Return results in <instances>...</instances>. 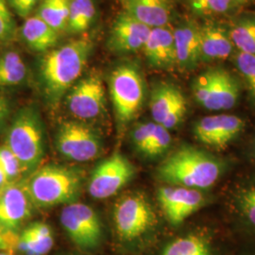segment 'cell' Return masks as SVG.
I'll return each instance as SVG.
<instances>
[{
	"label": "cell",
	"mask_w": 255,
	"mask_h": 255,
	"mask_svg": "<svg viewBox=\"0 0 255 255\" xmlns=\"http://www.w3.org/2000/svg\"><path fill=\"white\" fill-rule=\"evenodd\" d=\"M96 16V6L93 0H71L67 29L72 33L86 31Z\"/></svg>",
	"instance_id": "cell-23"
},
{
	"label": "cell",
	"mask_w": 255,
	"mask_h": 255,
	"mask_svg": "<svg viewBox=\"0 0 255 255\" xmlns=\"http://www.w3.org/2000/svg\"><path fill=\"white\" fill-rule=\"evenodd\" d=\"M40 0H9V6L21 17H27Z\"/></svg>",
	"instance_id": "cell-34"
},
{
	"label": "cell",
	"mask_w": 255,
	"mask_h": 255,
	"mask_svg": "<svg viewBox=\"0 0 255 255\" xmlns=\"http://www.w3.org/2000/svg\"><path fill=\"white\" fill-rule=\"evenodd\" d=\"M7 182H9V180L7 179L6 175L0 170V187H1V186H3V185H4V184H5Z\"/></svg>",
	"instance_id": "cell-37"
},
{
	"label": "cell",
	"mask_w": 255,
	"mask_h": 255,
	"mask_svg": "<svg viewBox=\"0 0 255 255\" xmlns=\"http://www.w3.org/2000/svg\"><path fill=\"white\" fill-rule=\"evenodd\" d=\"M244 127V120L237 116H209L202 118L195 124L194 134L201 144L221 149L233 141Z\"/></svg>",
	"instance_id": "cell-14"
},
{
	"label": "cell",
	"mask_w": 255,
	"mask_h": 255,
	"mask_svg": "<svg viewBox=\"0 0 255 255\" xmlns=\"http://www.w3.org/2000/svg\"><path fill=\"white\" fill-rule=\"evenodd\" d=\"M238 204L243 216L255 228V184L241 191L238 196Z\"/></svg>",
	"instance_id": "cell-31"
},
{
	"label": "cell",
	"mask_w": 255,
	"mask_h": 255,
	"mask_svg": "<svg viewBox=\"0 0 255 255\" xmlns=\"http://www.w3.org/2000/svg\"><path fill=\"white\" fill-rule=\"evenodd\" d=\"M67 107L75 118L95 119L105 110V87L100 76L92 74L76 82L67 95Z\"/></svg>",
	"instance_id": "cell-11"
},
{
	"label": "cell",
	"mask_w": 255,
	"mask_h": 255,
	"mask_svg": "<svg viewBox=\"0 0 255 255\" xmlns=\"http://www.w3.org/2000/svg\"><path fill=\"white\" fill-rule=\"evenodd\" d=\"M0 255H11V253H9V252H2V253H0Z\"/></svg>",
	"instance_id": "cell-39"
},
{
	"label": "cell",
	"mask_w": 255,
	"mask_h": 255,
	"mask_svg": "<svg viewBox=\"0 0 255 255\" xmlns=\"http://www.w3.org/2000/svg\"><path fill=\"white\" fill-rule=\"evenodd\" d=\"M71 0H43L38 16L56 31H61L67 27L69 8Z\"/></svg>",
	"instance_id": "cell-24"
},
{
	"label": "cell",
	"mask_w": 255,
	"mask_h": 255,
	"mask_svg": "<svg viewBox=\"0 0 255 255\" xmlns=\"http://www.w3.org/2000/svg\"><path fill=\"white\" fill-rule=\"evenodd\" d=\"M110 94L119 121L134 119L144 101V82L134 66L123 64L112 72Z\"/></svg>",
	"instance_id": "cell-6"
},
{
	"label": "cell",
	"mask_w": 255,
	"mask_h": 255,
	"mask_svg": "<svg viewBox=\"0 0 255 255\" xmlns=\"http://www.w3.org/2000/svg\"><path fill=\"white\" fill-rule=\"evenodd\" d=\"M229 33L237 51L255 55V11L235 20Z\"/></svg>",
	"instance_id": "cell-22"
},
{
	"label": "cell",
	"mask_w": 255,
	"mask_h": 255,
	"mask_svg": "<svg viewBox=\"0 0 255 255\" xmlns=\"http://www.w3.org/2000/svg\"><path fill=\"white\" fill-rule=\"evenodd\" d=\"M89 39H75L48 51L43 58L40 73L44 89L51 101H59L81 77L91 54Z\"/></svg>",
	"instance_id": "cell-1"
},
{
	"label": "cell",
	"mask_w": 255,
	"mask_h": 255,
	"mask_svg": "<svg viewBox=\"0 0 255 255\" xmlns=\"http://www.w3.org/2000/svg\"><path fill=\"white\" fill-rule=\"evenodd\" d=\"M234 63L255 101V55L237 51L234 56Z\"/></svg>",
	"instance_id": "cell-28"
},
{
	"label": "cell",
	"mask_w": 255,
	"mask_h": 255,
	"mask_svg": "<svg viewBox=\"0 0 255 255\" xmlns=\"http://www.w3.org/2000/svg\"><path fill=\"white\" fill-rule=\"evenodd\" d=\"M59 151L75 162H89L101 151L100 137L92 128L80 122H64L57 134Z\"/></svg>",
	"instance_id": "cell-9"
},
{
	"label": "cell",
	"mask_w": 255,
	"mask_h": 255,
	"mask_svg": "<svg viewBox=\"0 0 255 255\" xmlns=\"http://www.w3.org/2000/svg\"><path fill=\"white\" fill-rule=\"evenodd\" d=\"M154 123H144L138 125L133 132V142L137 149L146 154L147 146L154 129Z\"/></svg>",
	"instance_id": "cell-33"
},
{
	"label": "cell",
	"mask_w": 255,
	"mask_h": 255,
	"mask_svg": "<svg viewBox=\"0 0 255 255\" xmlns=\"http://www.w3.org/2000/svg\"><path fill=\"white\" fill-rule=\"evenodd\" d=\"M30 215V200L25 189L11 185L0 192V226L9 231L18 228Z\"/></svg>",
	"instance_id": "cell-20"
},
{
	"label": "cell",
	"mask_w": 255,
	"mask_h": 255,
	"mask_svg": "<svg viewBox=\"0 0 255 255\" xmlns=\"http://www.w3.org/2000/svg\"><path fill=\"white\" fill-rule=\"evenodd\" d=\"M123 11L147 27L169 25L172 15V0H120Z\"/></svg>",
	"instance_id": "cell-19"
},
{
	"label": "cell",
	"mask_w": 255,
	"mask_h": 255,
	"mask_svg": "<svg viewBox=\"0 0 255 255\" xmlns=\"http://www.w3.org/2000/svg\"><path fill=\"white\" fill-rule=\"evenodd\" d=\"M187 102L182 92L173 84L162 82L155 86L150 99V112L155 123L170 129L185 116Z\"/></svg>",
	"instance_id": "cell-12"
},
{
	"label": "cell",
	"mask_w": 255,
	"mask_h": 255,
	"mask_svg": "<svg viewBox=\"0 0 255 255\" xmlns=\"http://www.w3.org/2000/svg\"><path fill=\"white\" fill-rule=\"evenodd\" d=\"M201 63H213L225 60L234 53L229 27L215 21L200 25Z\"/></svg>",
	"instance_id": "cell-18"
},
{
	"label": "cell",
	"mask_w": 255,
	"mask_h": 255,
	"mask_svg": "<svg viewBox=\"0 0 255 255\" xmlns=\"http://www.w3.org/2000/svg\"><path fill=\"white\" fill-rule=\"evenodd\" d=\"M134 175V166L123 155L116 153L98 165L92 174L89 193L94 199L105 200L123 188Z\"/></svg>",
	"instance_id": "cell-10"
},
{
	"label": "cell",
	"mask_w": 255,
	"mask_h": 255,
	"mask_svg": "<svg viewBox=\"0 0 255 255\" xmlns=\"http://www.w3.org/2000/svg\"><path fill=\"white\" fill-rule=\"evenodd\" d=\"M26 73V65L18 53L9 51L0 57V86L17 85Z\"/></svg>",
	"instance_id": "cell-25"
},
{
	"label": "cell",
	"mask_w": 255,
	"mask_h": 255,
	"mask_svg": "<svg viewBox=\"0 0 255 255\" xmlns=\"http://www.w3.org/2000/svg\"><path fill=\"white\" fill-rule=\"evenodd\" d=\"M6 146L24 167L39 163L44 154V144L41 123L34 111L23 110L16 116L9 128Z\"/></svg>",
	"instance_id": "cell-5"
},
{
	"label": "cell",
	"mask_w": 255,
	"mask_h": 255,
	"mask_svg": "<svg viewBox=\"0 0 255 255\" xmlns=\"http://www.w3.org/2000/svg\"><path fill=\"white\" fill-rule=\"evenodd\" d=\"M114 220L119 237L124 240H132L151 228L156 219L145 197L133 194L122 198L116 204Z\"/></svg>",
	"instance_id": "cell-7"
},
{
	"label": "cell",
	"mask_w": 255,
	"mask_h": 255,
	"mask_svg": "<svg viewBox=\"0 0 255 255\" xmlns=\"http://www.w3.org/2000/svg\"><path fill=\"white\" fill-rule=\"evenodd\" d=\"M143 51L151 67L160 70L173 69L176 67L173 27L166 25L151 28Z\"/></svg>",
	"instance_id": "cell-17"
},
{
	"label": "cell",
	"mask_w": 255,
	"mask_h": 255,
	"mask_svg": "<svg viewBox=\"0 0 255 255\" xmlns=\"http://www.w3.org/2000/svg\"><path fill=\"white\" fill-rule=\"evenodd\" d=\"M162 255H212L208 242L203 237L190 235L180 237L164 248Z\"/></svg>",
	"instance_id": "cell-26"
},
{
	"label": "cell",
	"mask_w": 255,
	"mask_h": 255,
	"mask_svg": "<svg viewBox=\"0 0 255 255\" xmlns=\"http://www.w3.org/2000/svg\"><path fill=\"white\" fill-rule=\"evenodd\" d=\"M61 223L77 246L92 249L99 245L102 236L98 214L85 203L72 202L61 213Z\"/></svg>",
	"instance_id": "cell-8"
},
{
	"label": "cell",
	"mask_w": 255,
	"mask_h": 255,
	"mask_svg": "<svg viewBox=\"0 0 255 255\" xmlns=\"http://www.w3.org/2000/svg\"><path fill=\"white\" fill-rule=\"evenodd\" d=\"M192 93L202 108L226 111L236 106L240 95V86L237 78L228 70L212 67L193 81Z\"/></svg>",
	"instance_id": "cell-4"
},
{
	"label": "cell",
	"mask_w": 255,
	"mask_h": 255,
	"mask_svg": "<svg viewBox=\"0 0 255 255\" xmlns=\"http://www.w3.org/2000/svg\"><path fill=\"white\" fill-rule=\"evenodd\" d=\"M22 36L27 46L38 52H46L58 41V31L41 18L30 16L26 19L22 27Z\"/></svg>",
	"instance_id": "cell-21"
},
{
	"label": "cell",
	"mask_w": 255,
	"mask_h": 255,
	"mask_svg": "<svg viewBox=\"0 0 255 255\" xmlns=\"http://www.w3.org/2000/svg\"><path fill=\"white\" fill-rule=\"evenodd\" d=\"M150 31L151 27L122 10L110 29L108 46L118 53L135 52L143 49Z\"/></svg>",
	"instance_id": "cell-15"
},
{
	"label": "cell",
	"mask_w": 255,
	"mask_h": 255,
	"mask_svg": "<svg viewBox=\"0 0 255 255\" xmlns=\"http://www.w3.org/2000/svg\"><path fill=\"white\" fill-rule=\"evenodd\" d=\"M9 113V104L6 98L0 95V123L6 119Z\"/></svg>",
	"instance_id": "cell-35"
},
{
	"label": "cell",
	"mask_w": 255,
	"mask_h": 255,
	"mask_svg": "<svg viewBox=\"0 0 255 255\" xmlns=\"http://www.w3.org/2000/svg\"><path fill=\"white\" fill-rule=\"evenodd\" d=\"M25 167L8 146H0V170L8 180L17 177Z\"/></svg>",
	"instance_id": "cell-30"
},
{
	"label": "cell",
	"mask_w": 255,
	"mask_h": 255,
	"mask_svg": "<svg viewBox=\"0 0 255 255\" xmlns=\"http://www.w3.org/2000/svg\"><path fill=\"white\" fill-rule=\"evenodd\" d=\"M204 200V195L198 189L167 185L158 190L160 206L172 225H179L189 218L201 208Z\"/></svg>",
	"instance_id": "cell-13"
},
{
	"label": "cell",
	"mask_w": 255,
	"mask_h": 255,
	"mask_svg": "<svg viewBox=\"0 0 255 255\" xmlns=\"http://www.w3.org/2000/svg\"><path fill=\"white\" fill-rule=\"evenodd\" d=\"M15 32V24L7 0H0V41H9Z\"/></svg>",
	"instance_id": "cell-32"
},
{
	"label": "cell",
	"mask_w": 255,
	"mask_h": 255,
	"mask_svg": "<svg viewBox=\"0 0 255 255\" xmlns=\"http://www.w3.org/2000/svg\"><path fill=\"white\" fill-rule=\"evenodd\" d=\"M186 2L195 15L208 18L227 14L240 7L237 0H186Z\"/></svg>",
	"instance_id": "cell-27"
},
{
	"label": "cell",
	"mask_w": 255,
	"mask_h": 255,
	"mask_svg": "<svg viewBox=\"0 0 255 255\" xmlns=\"http://www.w3.org/2000/svg\"><path fill=\"white\" fill-rule=\"evenodd\" d=\"M176 67L190 72L201 64L200 25L191 19L173 27Z\"/></svg>",
	"instance_id": "cell-16"
},
{
	"label": "cell",
	"mask_w": 255,
	"mask_h": 255,
	"mask_svg": "<svg viewBox=\"0 0 255 255\" xmlns=\"http://www.w3.org/2000/svg\"><path fill=\"white\" fill-rule=\"evenodd\" d=\"M9 242L4 236L3 228L0 226V251H9Z\"/></svg>",
	"instance_id": "cell-36"
},
{
	"label": "cell",
	"mask_w": 255,
	"mask_h": 255,
	"mask_svg": "<svg viewBox=\"0 0 255 255\" xmlns=\"http://www.w3.org/2000/svg\"><path fill=\"white\" fill-rule=\"evenodd\" d=\"M171 143V136L168 129L155 123L154 129L151 139L146 149V154L148 156H158L164 153Z\"/></svg>",
	"instance_id": "cell-29"
},
{
	"label": "cell",
	"mask_w": 255,
	"mask_h": 255,
	"mask_svg": "<svg viewBox=\"0 0 255 255\" xmlns=\"http://www.w3.org/2000/svg\"><path fill=\"white\" fill-rule=\"evenodd\" d=\"M82 177L75 169L62 165H46L29 179L27 196L41 207L72 203L82 187Z\"/></svg>",
	"instance_id": "cell-3"
},
{
	"label": "cell",
	"mask_w": 255,
	"mask_h": 255,
	"mask_svg": "<svg viewBox=\"0 0 255 255\" xmlns=\"http://www.w3.org/2000/svg\"><path fill=\"white\" fill-rule=\"evenodd\" d=\"M237 3L239 4V6L241 7V6H243V5H245L247 3H249L251 0H237Z\"/></svg>",
	"instance_id": "cell-38"
},
{
	"label": "cell",
	"mask_w": 255,
	"mask_h": 255,
	"mask_svg": "<svg viewBox=\"0 0 255 255\" xmlns=\"http://www.w3.org/2000/svg\"><path fill=\"white\" fill-rule=\"evenodd\" d=\"M222 165L212 155L193 146H182L169 155L158 168V176L170 185L202 190L213 186Z\"/></svg>",
	"instance_id": "cell-2"
}]
</instances>
